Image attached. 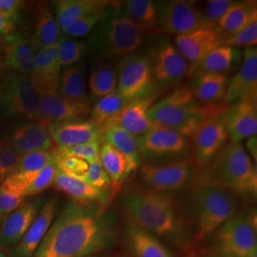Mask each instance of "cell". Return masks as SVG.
<instances>
[{
	"mask_svg": "<svg viewBox=\"0 0 257 257\" xmlns=\"http://www.w3.org/2000/svg\"><path fill=\"white\" fill-rule=\"evenodd\" d=\"M60 71L57 44L37 51L35 74L30 79L39 96L57 93Z\"/></svg>",
	"mask_w": 257,
	"mask_h": 257,
	"instance_id": "cell-17",
	"label": "cell"
},
{
	"mask_svg": "<svg viewBox=\"0 0 257 257\" xmlns=\"http://www.w3.org/2000/svg\"><path fill=\"white\" fill-rule=\"evenodd\" d=\"M86 51V45L70 37H61L57 43L58 61L61 67H71L78 62Z\"/></svg>",
	"mask_w": 257,
	"mask_h": 257,
	"instance_id": "cell-41",
	"label": "cell"
},
{
	"mask_svg": "<svg viewBox=\"0 0 257 257\" xmlns=\"http://www.w3.org/2000/svg\"><path fill=\"white\" fill-rule=\"evenodd\" d=\"M237 3L233 0H211L208 1L203 15L211 26H217L227 12Z\"/></svg>",
	"mask_w": 257,
	"mask_h": 257,
	"instance_id": "cell-48",
	"label": "cell"
},
{
	"mask_svg": "<svg viewBox=\"0 0 257 257\" xmlns=\"http://www.w3.org/2000/svg\"><path fill=\"white\" fill-rule=\"evenodd\" d=\"M187 257H197L196 251L194 248H190V250L187 252Z\"/></svg>",
	"mask_w": 257,
	"mask_h": 257,
	"instance_id": "cell-54",
	"label": "cell"
},
{
	"mask_svg": "<svg viewBox=\"0 0 257 257\" xmlns=\"http://www.w3.org/2000/svg\"><path fill=\"white\" fill-rule=\"evenodd\" d=\"M0 183H1V182H0Z\"/></svg>",
	"mask_w": 257,
	"mask_h": 257,
	"instance_id": "cell-59",
	"label": "cell"
},
{
	"mask_svg": "<svg viewBox=\"0 0 257 257\" xmlns=\"http://www.w3.org/2000/svg\"><path fill=\"white\" fill-rule=\"evenodd\" d=\"M38 212L36 202H23L8 214L0 225V247H10L19 243L26 233Z\"/></svg>",
	"mask_w": 257,
	"mask_h": 257,
	"instance_id": "cell-22",
	"label": "cell"
},
{
	"mask_svg": "<svg viewBox=\"0 0 257 257\" xmlns=\"http://www.w3.org/2000/svg\"><path fill=\"white\" fill-rule=\"evenodd\" d=\"M156 94L128 103L112 124L118 125L136 138L146 134L154 126L149 118L148 111L154 104Z\"/></svg>",
	"mask_w": 257,
	"mask_h": 257,
	"instance_id": "cell-25",
	"label": "cell"
},
{
	"mask_svg": "<svg viewBox=\"0 0 257 257\" xmlns=\"http://www.w3.org/2000/svg\"><path fill=\"white\" fill-rule=\"evenodd\" d=\"M99 159L110 181V198L112 199L122 192L123 185L128 174L126 158L118 151L103 143L100 147Z\"/></svg>",
	"mask_w": 257,
	"mask_h": 257,
	"instance_id": "cell-33",
	"label": "cell"
},
{
	"mask_svg": "<svg viewBox=\"0 0 257 257\" xmlns=\"http://www.w3.org/2000/svg\"><path fill=\"white\" fill-rule=\"evenodd\" d=\"M224 104L204 106L194 98L190 88H178L154 103L148 111L155 125L174 130L190 138L205 120L225 110Z\"/></svg>",
	"mask_w": 257,
	"mask_h": 257,
	"instance_id": "cell-5",
	"label": "cell"
},
{
	"mask_svg": "<svg viewBox=\"0 0 257 257\" xmlns=\"http://www.w3.org/2000/svg\"><path fill=\"white\" fill-rule=\"evenodd\" d=\"M201 257H231L227 256V255H222V254H218V253H214V252H211V251H208L206 249L203 250L202 253H201Z\"/></svg>",
	"mask_w": 257,
	"mask_h": 257,
	"instance_id": "cell-53",
	"label": "cell"
},
{
	"mask_svg": "<svg viewBox=\"0 0 257 257\" xmlns=\"http://www.w3.org/2000/svg\"><path fill=\"white\" fill-rule=\"evenodd\" d=\"M57 166L59 171L67 175L75 177H81L87 172L89 168V163L77 157L64 156L59 158L57 157Z\"/></svg>",
	"mask_w": 257,
	"mask_h": 257,
	"instance_id": "cell-49",
	"label": "cell"
},
{
	"mask_svg": "<svg viewBox=\"0 0 257 257\" xmlns=\"http://www.w3.org/2000/svg\"><path fill=\"white\" fill-rule=\"evenodd\" d=\"M117 70L109 63H98L89 76L90 100L97 101L116 90Z\"/></svg>",
	"mask_w": 257,
	"mask_h": 257,
	"instance_id": "cell-38",
	"label": "cell"
},
{
	"mask_svg": "<svg viewBox=\"0 0 257 257\" xmlns=\"http://www.w3.org/2000/svg\"><path fill=\"white\" fill-rule=\"evenodd\" d=\"M98 204H73L47 231L36 257H89L113 245L116 228Z\"/></svg>",
	"mask_w": 257,
	"mask_h": 257,
	"instance_id": "cell-1",
	"label": "cell"
},
{
	"mask_svg": "<svg viewBox=\"0 0 257 257\" xmlns=\"http://www.w3.org/2000/svg\"><path fill=\"white\" fill-rule=\"evenodd\" d=\"M244 147L246 149L248 156H250L254 159V162L256 163L257 160V138L256 136L251 137V138H248Z\"/></svg>",
	"mask_w": 257,
	"mask_h": 257,
	"instance_id": "cell-52",
	"label": "cell"
},
{
	"mask_svg": "<svg viewBox=\"0 0 257 257\" xmlns=\"http://www.w3.org/2000/svg\"><path fill=\"white\" fill-rule=\"evenodd\" d=\"M20 156L13 149L10 141H0V182L15 170Z\"/></svg>",
	"mask_w": 257,
	"mask_h": 257,
	"instance_id": "cell-47",
	"label": "cell"
},
{
	"mask_svg": "<svg viewBox=\"0 0 257 257\" xmlns=\"http://www.w3.org/2000/svg\"><path fill=\"white\" fill-rule=\"evenodd\" d=\"M230 143H240L256 136V102L242 101L230 105L226 112Z\"/></svg>",
	"mask_w": 257,
	"mask_h": 257,
	"instance_id": "cell-20",
	"label": "cell"
},
{
	"mask_svg": "<svg viewBox=\"0 0 257 257\" xmlns=\"http://www.w3.org/2000/svg\"><path fill=\"white\" fill-rule=\"evenodd\" d=\"M230 81L229 75L196 74L191 91L194 98L204 106L223 104V97Z\"/></svg>",
	"mask_w": 257,
	"mask_h": 257,
	"instance_id": "cell-29",
	"label": "cell"
},
{
	"mask_svg": "<svg viewBox=\"0 0 257 257\" xmlns=\"http://www.w3.org/2000/svg\"><path fill=\"white\" fill-rule=\"evenodd\" d=\"M26 189L8 175L0 184V218L4 219L24 202Z\"/></svg>",
	"mask_w": 257,
	"mask_h": 257,
	"instance_id": "cell-40",
	"label": "cell"
},
{
	"mask_svg": "<svg viewBox=\"0 0 257 257\" xmlns=\"http://www.w3.org/2000/svg\"><path fill=\"white\" fill-rule=\"evenodd\" d=\"M141 177L146 187L173 195L194 186L199 167L193 158L178 159L168 164L144 163L141 166Z\"/></svg>",
	"mask_w": 257,
	"mask_h": 257,
	"instance_id": "cell-7",
	"label": "cell"
},
{
	"mask_svg": "<svg viewBox=\"0 0 257 257\" xmlns=\"http://www.w3.org/2000/svg\"><path fill=\"white\" fill-rule=\"evenodd\" d=\"M48 130L54 144H56L57 147H71L90 142H102L101 128L89 120L55 123L48 127Z\"/></svg>",
	"mask_w": 257,
	"mask_h": 257,
	"instance_id": "cell-18",
	"label": "cell"
},
{
	"mask_svg": "<svg viewBox=\"0 0 257 257\" xmlns=\"http://www.w3.org/2000/svg\"><path fill=\"white\" fill-rule=\"evenodd\" d=\"M227 37L217 26H207L192 33L175 37L176 50L190 65L189 75L213 50L224 46Z\"/></svg>",
	"mask_w": 257,
	"mask_h": 257,
	"instance_id": "cell-14",
	"label": "cell"
},
{
	"mask_svg": "<svg viewBox=\"0 0 257 257\" xmlns=\"http://www.w3.org/2000/svg\"><path fill=\"white\" fill-rule=\"evenodd\" d=\"M211 26L205 19L203 12L193 1L173 0L158 2L157 35L182 36Z\"/></svg>",
	"mask_w": 257,
	"mask_h": 257,
	"instance_id": "cell-10",
	"label": "cell"
},
{
	"mask_svg": "<svg viewBox=\"0 0 257 257\" xmlns=\"http://www.w3.org/2000/svg\"><path fill=\"white\" fill-rule=\"evenodd\" d=\"M150 58L156 92L175 86L189 75L190 65L174 44L158 45L150 55Z\"/></svg>",
	"mask_w": 257,
	"mask_h": 257,
	"instance_id": "cell-13",
	"label": "cell"
},
{
	"mask_svg": "<svg viewBox=\"0 0 257 257\" xmlns=\"http://www.w3.org/2000/svg\"><path fill=\"white\" fill-rule=\"evenodd\" d=\"M59 95L76 105L91 108V100L86 91L85 78L79 67H68L59 77Z\"/></svg>",
	"mask_w": 257,
	"mask_h": 257,
	"instance_id": "cell-35",
	"label": "cell"
},
{
	"mask_svg": "<svg viewBox=\"0 0 257 257\" xmlns=\"http://www.w3.org/2000/svg\"><path fill=\"white\" fill-rule=\"evenodd\" d=\"M2 220H3V219H2V218H0V225H1V222H2Z\"/></svg>",
	"mask_w": 257,
	"mask_h": 257,
	"instance_id": "cell-57",
	"label": "cell"
},
{
	"mask_svg": "<svg viewBox=\"0 0 257 257\" xmlns=\"http://www.w3.org/2000/svg\"><path fill=\"white\" fill-rule=\"evenodd\" d=\"M21 1L17 0H0V12L14 22L19 17Z\"/></svg>",
	"mask_w": 257,
	"mask_h": 257,
	"instance_id": "cell-50",
	"label": "cell"
},
{
	"mask_svg": "<svg viewBox=\"0 0 257 257\" xmlns=\"http://www.w3.org/2000/svg\"><path fill=\"white\" fill-rule=\"evenodd\" d=\"M56 204V199L51 198L42 206L39 212H37L30 228L18 244L16 249L18 256H32L37 250L54 220Z\"/></svg>",
	"mask_w": 257,
	"mask_h": 257,
	"instance_id": "cell-23",
	"label": "cell"
},
{
	"mask_svg": "<svg viewBox=\"0 0 257 257\" xmlns=\"http://www.w3.org/2000/svg\"><path fill=\"white\" fill-rule=\"evenodd\" d=\"M202 168L194 185L216 186L235 195H256V164L242 142L227 144Z\"/></svg>",
	"mask_w": 257,
	"mask_h": 257,
	"instance_id": "cell-3",
	"label": "cell"
},
{
	"mask_svg": "<svg viewBox=\"0 0 257 257\" xmlns=\"http://www.w3.org/2000/svg\"><path fill=\"white\" fill-rule=\"evenodd\" d=\"M5 42V65L20 75L31 78L35 74L37 51L25 38L9 35Z\"/></svg>",
	"mask_w": 257,
	"mask_h": 257,
	"instance_id": "cell-24",
	"label": "cell"
},
{
	"mask_svg": "<svg viewBox=\"0 0 257 257\" xmlns=\"http://www.w3.org/2000/svg\"><path fill=\"white\" fill-rule=\"evenodd\" d=\"M40 96L31 79L18 74L8 79L0 95V107L7 114L29 120H38Z\"/></svg>",
	"mask_w": 257,
	"mask_h": 257,
	"instance_id": "cell-12",
	"label": "cell"
},
{
	"mask_svg": "<svg viewBox=\"0 0 257 257\" xmlns=\"http://www.w3.org/2000/svg\"><path fill=\"white\" fill-rule=\"evenodd\" d=\"M119 10L145 35H157L158 2L153 0H130L119 5Z\"/></svg>",
	"mask_w": 257,
	"mask_h": 257,
	"instance_id": "cell-30",
	"label": "cell"
},
{
	"mask_svg": "<svg viewBox=\"0 0 257 257\" xmlns=\"http://www.w3.org/2000/svg\"><path fill=\"white\" fill-rule=\"evenodd\" d=\"M102 142L114 148L124 156L128 163V174L138 170L142 159L138 138L118 125L111 124L102 130Z\"/></svg>",
	"mask_w": 257,
	"mask_h": 257,
	"instance_id": "cell-28",
	"label": "cell"
},
{
	"mask_svg": "<svg viewBox=\"0 0 257 257\" xmlns=\"http://www.w3.org/2000/svg\"><path fill=\"white\" fill-rule=\"evenodd\" d=\"M100 147L101 144L99 142H90L71 147H56L54 149L55 155L58 158L64 156H73L80 158L90 164L93 160L99 157Z\"/></svg>",
	"mask_w": 257,
	"mask_h": 257,
	"instance_id": "cell-42",
	"label": "cell"
},
{
	"mask_svg": "<svg viewBox=\"0 0 257 257\" xmlns=\"http://www.w3.org/2000/svg\"><path fill=\"white\" fill-rule=\"evenodd\" d=\"M55 158L54 148L29 154L20 157L18 165L9 175L27 190L28 186L36 179L41 170Z\"/></svg>",
	"mask_w": 257,
	"mask_h": 257,
	"instance_id": "cell-34",
	"label": "cell"
},
{
	"mask_svg": "<svg viewBox=\"0 0 257 257\" xmlns=\"http://www.w3.org/2000/svg\"><path fill=\"white\" fill-rule=\"evenodd\" d=\"M10 143L20 157L38 151L51 150L55 145L48 128L39 123L19 128L11 138Z\"/></svg>",
	"mask_w": 257,
	"mask_h": 257,
	"instance_id": "cell-26",
	"label": "cell"
},
{
	"mask_svg": "<svg viewBox=\"0 0 257 257\" xmlns=\"http://www.w3.org/2000/svg\"><path fill=\"white\" fill-rule=\"evenodd\" d=\"M138 138L141 157L159 158L184 155L190 148L187 138L174 130L155 125Z\"/></svg>",
	"mask_w": 257,
	"mask_h": 257,
	"instance_id": "cell-16",
	"label": "cell"
},
{
	"mask_svg": "<svg viewBox=\"0 0 257 257\" xmlns=\"http://www.w3.org/2000/svg\"><path fill=\"white\" fill-rule=\"evenodd\" d=\"M59 169L57 166V157L52 160L48 165L45 166L38 174L36 179L28 186L25 192L26 196L36 195L42 193L55 183V177Z\"/></svg>",
	"mask_w": 257,
	"mask_h": 257,
	"instance_id": "cell-43",
	"label": "cell"
},
{
	"mask_svg": "<svg viewBox=\"0 0 257 257\" xmlns=\"http://www.w3.org/2000/svg\"><path fill=\"white\" fill-rule=\"evenodd\" d=\"M120 203L128 223L169 240L177 247H188V222L174 195L159 193L146 186L127 188Z\"/></svg>",
	"mask_w": 257,
	"mask_h": 257,
	"instance_id": "cell-2",
	"label": "cell"
},
{
	"mask_svg": "<svg viewBox=\"0 0 257 257\" xmlns=\"http://www.w3.org/2000/svg\"><path fill=\"white\" fill-rule=\"evenodd\" d=\"M186 219L195 242L210 236L238 212L237 195L212 185H194L186 199Z\"/></svg>",
	"mask_w": 257,
	"mask_h": 257,
	"instance_id": "cell-4",
	"label": "cell"
},
{
	"mask_svg": "<svg viewBox=\"0 0 257 257\" xmlns=\"http://www.w3.org/2000/svg\"><path fill=\"white\" fill-rule=\"evenodd\" d=\"M60 39L61 29L58 26L56 19L48 8L42 10L38 16L31 44L37 52L43 48L55 46Z\"/></svg>",
	"mask_w": 257,
	"mask_h": 257,
	"instance_id": "cell-39",
	"label": "cell"
},
{
	"mask_svg": "<svg viewBox=\"0 0 257 257\" xmlns=\"http://www.w3.org/2000/svg\"><path fill=\"white\" fill-rule=\"evenodd\" d=\"M256 19V1H237L221 19L217 27L226 37H229L247 27Z\"/></svg>",
	"mask_w": 257,
	"mask_h": 257,
	"instance_id": "cell-36",
	"label": "cell"
},
{
	"mask_svg": "<svg viewBox=\"0 0 257 257\" xmlns=\"http://www.w3.org/2000/svg\"><path fill=\"white\" fill-rule=\"evenodd\" d=\"M256 98L257 49L248 47L243 52L238 71L230 78L222 103L230 106L238 102H256Z\"/></svg>",
	"mask_w": 257,
	"mask_h": 257,
	"instance_id": "cell-15",
	"label": "cell"
},
{
	"mask_svg": "<svg viewBox=\"0 0 257 257\" xmlns=\"http://www.w3.org/2000/svg\"><path fill=\"white\" fill-rule=\"evenodd\" d=\"M242 59L243 52L238 48L218 47L196 66L193 73L229 75L238 71Z\"/></svg>",
	"mask_w": 257,
	"mask_h": 257,
	"instance_id": "cell-27",
	"label": "cell"
},
{
	"mask_svg": "<svg viewBox=\"0 0 257 257\" xmlns=\"http://www.w3.org/2000/svg\"><path fill=\"white\" fill-rule=\"evenodd\" d=\"M208 251L231 257H248L257 252L256 215L237 212L211 235Z\"/></svg>",
	"mask_w": 257,
	"mask_h": 257,
	"instance_id": "cell-6",
	"label": "cell"
},
{
	"mask_svg": "<svg viewBox=\"0 0 257 257\" xmlns=\"http://www.w3.org/2000/svg\"><path fill=\"white\" fill-rule=\"evenodd\" d=\"M0 257H8L7 255H5L2 251H0Z\"/></svg>",
	"mask_w": 257,
	"mask_h": 257,
	"instance_id": "cell-56",
	"label": "cell"
},
{
	"mask_svg": "<svg viewBox=\"0 0 257 257\" xmlns=\"http://www.w3.org/2000/svg\"><path fill=\"white\" fill-rule=\"evenodd\" d=\"M248 257H257V252H254V253L250 254V255H249V256Z\"/></svg>",
	"mask_w": 257,
	"mask_h": 257,
	"instance_id": "cell-55",
	"label": "cell"
},
{
	"mask_svg": "<svg viewBox=\"0 0 257 257\" xmlns=\"http://www.w3.org/2000/svg\"><path fill=\"white\" fill-rule=\"evenodd\" d=\"M128 103L130 102L115 90L94 104L89 121L101 128L102 131L113 123Z\"/></svg>",
	"mask_w": 257,
	"mask_h": 257,
	"instance_id": "cell-37",
	"label": "cell"
},
{
	"mask_svg": "<svg viewBox=\"0 0 257 257\" xmlns=\"http://www.w3.org/2000/svg\"><path fill=\"white\" fill-rule=\"evenodd\" d=\"M107 0H61L55 2V19L60 29L72 25L78 19L110 6Z\"/></svg>",
	"mask_w": 257,
	"mask_h": 257,
	"instance_id": "cell-31",
	"label": "cell"
},
{
	"mask_svg": "<svg viewBox=\"0 0 257 257\" xmlns=\"http://www.w3.org/2000/svg\"><path fill=\"white\" fill-rule=\"evenodd\" d=\"M80 178L96 190L110 193V178L104 170L99 157L89 164L87 172Z\"/></svg>",
	"mask_w": 257,
	"mask_h": 257,
	"instance_id": "cell-44",
	"label": "cell"
},
{
	"mask_svg": "<svg viewBox=\"0 0 257 257\" xmlns=\"http://www.w3.org/2000/svg\"><path fill=\"white\" fill-rule=\"evenodd\" d=\"M257 43V19L249 23L247 27L226 38L225 46L235 48L255 47Z\"/></svg>",
	"mask_w": 257,
	"mask_h": 257,
	"instance_id": "cell-46",
	"label": "cell"
},
{
	"mask_svg": "<svg viewBox=\"0 0 257 257\" xmlns=\"http://www.w3.org/2000/svg\"><path fill=\"white\" fill-rule=\"evenodd\" d=\"M54 186L57 191L67 194L79 205L106 206L110 201V193L96 190L80 177L67 175L61 171H58Z\"/></svg>",
	"mask_w": 257,
	"mask_h": 257,
	"instance_id": "cell-21",
	"label": "cell"
},
{
	"mask_svg": "<svg viewBox=\"0 0 257 257\" xmlns=\"http://www.w3.org/2000/svg\"><path fill=\"white\" fill-rule=\"evenodd\" d=\"M128 248L136 257H175L155 234L128 223L127 231Z\"/></svg>",
	"mask_w": 257,
	"mask_h": 257,
	"instance_id": "cell-32",
	"label": "cell"
},
{
	"mask_svg": "<svg viewBox=\"0 0 257 257\" xmlns=\"http://www.w3.org/2000/svg\"><path fill=\"white\" fill-rule=\"evenodd\" d=\"M105 10L83 17L82 19H78L72 25L62 29L61 32L67 37H80L88 35L93 28L100 23Z\"/></svg>",
	"mask_w": 257,
	"mask_h": 257,
	"instance_id": "cell-45",
	"label": "cell"
},
{
	"mask_svg": "<svg viewBox=\"0 0 257 257\" xmlns=\"http://www.w3.org/2000/svg\"><path fill=\"white\" fill-rule=\"evenodd\" d=\"M116 91L128 102L156 94L150 55L131 54L116 68Z\"/></svg>",
	"mask_w": 257,
	"mask_h": 257,
	"instance_id": "cell-9",
	"label": "cell"
},
{
	"mask_svg": "<svg viewBox=\"0 0 257 257\" xmlns=\"http://www.w3.org/2000/svg\"><path fill=\"white\" fill-rule=\"evenodd\" d=\"M119 6V5H118ZM104 12L102 25L101 52L107 57H124L134 54L144 42L145 34L126 18L119 8L110 13Z\"/></svg>",
	"mask_w": 257,
	"mask_h": 257,
	"instance_id": "cell-8",
	"label": "cell"
},
{
	"mask_svg": "<svg viewBox=\"0 0 257 257\" xmlns=\"http://www.w3.org/2000/svg\"><path fill=\"white\" fill-rule=\"evenodd\" d=\"M13 30V22L0 12V40H4Z\"/></svg>",
	"mask_w": 257,
	"mask_h": 257,
	"instance_id": "cell-51",
	"label": "cell"
},
{
	"mask_svg": "<svg viewBox=\"0 0 257 257\" xmlns=\"http://www.w3.org/2000/svg\"><path fill=\"white\" fill-rule=\"evenodd\" d=\"M89 257H92V256H89Z\"/></svg>",
	"mask_w": 257,
	"mask_h": 257,
	"instance_id": "cell-58",
	"label": "cell"
},
{
	"mask_svg": "<svg viewBox=\"0 0 257 257\" xmlns=\"http://www.w3.org/2000/svg\"><path fill=\"white\" fill-rule=\"evenodd\" d=\"M90 107H84L68 101L58 93L40 96L37 123L50 127L55 123L82 119L90 111Z\"/></svg>",
	"mask_w": 257,
	"mask_h": 257,
	"instance_id": "cell-19",
	"label": "cell"
},
{
	"mask_svg": "<svg viewBox=\"0 0 257 257\" xmlns=\"http://www.w3.org/2000/svg\"><path fill=\"white\" fill-rule=\"evenodd\" d=\"M228 108L229 106L205 120L190 137L193 161L199 168L211 162L214 156L226 146L229 139L226 117Z\"/></svg>",
	"mask_w": 257,
	"mask_h": 257,
	"instance_id": "cell-11",
	"label": "cell"
}]
</instances>
